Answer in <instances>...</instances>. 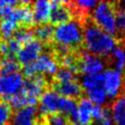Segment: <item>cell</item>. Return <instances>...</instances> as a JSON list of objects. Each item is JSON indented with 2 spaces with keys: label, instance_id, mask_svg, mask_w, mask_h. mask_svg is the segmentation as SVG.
<instances>
[{
  "label": "cell",
  "instance_id": "obj_1",
  "mask_svg": "<svg viewBox=\"0 0 125 125\" xmlns=\"http://www.w3.org/2000/svg\"><path fill=\"white\" fill-rule=\"evenodd\" d=\"M39 111L42 115L60 112L66 114L71 124L77 123V104L72 99L64 98L55 91H45L40 96Z\"/></svg>",
  "mask_w": 125,
  "mask_h": 125
},
{
  "label": "cell",
  "instance_id": "obj_2",
  "mask_svg": "<svg viewBox=\"0 0 125 125\" xmlns=\"http://www.w3.org/2000/svg\"><path fill=\"white\" fill-rule=\"evenodd\" d=\"M83 41L87 51L94 56H105L116 47L115 38L94 23L88 24L83 31Z\"/></svg>",
  "mask_w": 125,
  "mask_h": 125
},
{
  "label": "cell",
  "instance_id": "obj_3",
  "mask_svg": "<svg viewBox=\"0 0 125 125\" xmlns=\"http://www.w3.org/2000/svg\"><path fill=\"white\" fill-rule=\"evenodd\" d=\"M53 38L61 47L69 48L79 45L83 39V31L80 24L75 21L57 25L54 29Z\"/></svg>",
  "mask_w": 125,
  "mask_h": 125
},
{
  "label": "cell",
  "instance_id": "obj_4",
  "mask_svg": "<svg viewBox=\"0 0 125 125\" xmlns=\"http://www.w3.org/2000/svg\"><path fill=\"white\" fill-rule=\"evenodd\" d=\"M115 9L112 3L102 1L99 2L93 11V20L95 24L106 33L113 35L116 33Z\"/></svg>",
  "mask_w": 125,
  "mask_h": 125
},
{
  "label": "cell",
  "instance_id": "obj_5",
  "mask_svg": "<svg viewBox=\"0 0 125 125\" xmlns=\"http://www.w3.org/2000/svg\"><path fill=\"white\" fill-rule=\"evenodd\" d=\"M82 89L87 94V99L90 100L94 105H103L106 101V95L104 89L103 74H89L84 75L82 80Z\"/></svg>",
  "mask_w": 125,
  "mask_h": 125
},
{
  "label": "cell",
  "instance_id": "obj_6",
  "mask_svg": "<svg viewBox=\"0 0 125 125\" xmlns=\"http://www.w3.org/2000/svg\"><path fill=\"white\" fill-rule=\"evenodd\" d=\"M58 70H59V66L56 61L50 55L44 54V55H40L39 58L33 62L24 65L23 74L29 79L39 74L42 75V73L50 74V75L56 74Z\"/></svg>",
  "mask_w": 125,
  "mask_h": 125
},
{
  "label": "cell",
  "instance_id": "obj_7",
  "mask_svg": "<svg viewBox=\"0 0 125 125\" xmlns=\"http://www.w3.org/2000/svg\"><path fill=\"white\" fill-rule=\"evenodd\" d=\"M23 82V76L20 71L0 75V97L4 101H9L21 92Z\"/></svg>",
  "mask_w": 125,
  "mask_h": 125
},
{
  "label": "cell",
  "instance_id": "obj_8",
  "mask_svg": "<svg viewBox=\"0 0 125 125\" xmlns=\"http://www.w3.org/2000/svg\"><path fill=\"white\" fill-rule=\"evenodd\" d=\"M104 78V89L106 97L116 98L123 85V78L121 72L115 69H107L103 73Z\"/></svg>",
  "mask_w": 125,
  "mask_h": 125
},
{
  "label": "cell",
  "instance_id": "obj_9",
  "mask_svg": "<svg viewBox=\"0 0 125 125\" xmlns=\"http://www.w3.org/2000/svg\"><path fill=\"white\" fill-rule=\"evenodd\" d=\"M42 43L37 39H33L25 44H23L17 54V59L19 63L26 65L34 61H36L42 52Z\"/></svg>",
  "mask_w": 125,
  "mask_h": 125
},
{
  "label": "cell",
  "instance_id": "obj_10",
  "mask_svg": "<svg viewBox=\"0 0 125 125\" xmlns=\"http://www.w3.org/2000/svg\"><path fill=\"white\" fill-rule=\"evenodd\" d=\"M77 64H78V69L82 71L85 75L99 74L104 68V62L100 57L88 53H84L80 62Z\"/></svg>",
  "mask_w": 125,
  "mask_h": 125
},
{
  "label": "cell",
  "instance_id": "obj_11",
  "mask_svg": "<svg viewBox=\"0 0 125 125\" xmlns=\"http://www.w3.org/2000/svg\"><path fill=\"white\" fill-rule=\"evenodd\" d=\"M51 13L50 21L53 24H62L67 22L71 19V12L67 7V2L62 1H52L51 2Z\"/></svg>",
  "mask_w": 125,
  "mask_h": 125
},
{
  "label": "cell",
  "instance_id": "obj_12",
  "mask_svg": "<svg viewBox=\"0 0 125 125\" xmlns=\"http://www.w3.org/2000/svg\"><path fill=\"white\" fill-rule=\"evenodd\" d=\"M55 92H57L59 95L68 98V99H74L81 96L83 89L80 86V84L77 81H68V82H57L54 85Z\"/></svg>",
  "mask_w": 125,
  "mask_h": 125
},
{
  "label": "cell",
  "instance_id": "obj_13",
  "mask_svg": "<svg viewBox=\"0 0 125 125\" xmlns=\"http://www.w3.org/2000/svg\"><path fill=\"white\" fill-rule=\"evenodd\" d=\"M51 2L46 0H40L33 3V22L38 24H46L50 20Z\"/></svg>",
  "mask_w": 125,
  "mask_h": 125
},
{
  "label": "cell",
  "instance_id": "obj_14",
  "mask_svg": "<svg viewBox=\"0 0 125 125\" xmlns=\"http://www.w3.org/2000/svg\"><path fill=\"white\" fill-rule=\"evenodd\" d=\"M36 109L34 106H26L15 112L12 125H36Z\"/></svg>",
  "mask_w": 125,
  "mask_h": 125
},
{
  "label": "cell",
  "instance_id": "obj_15",
  "mask_svg": "<svg viewBox=\"0 0 125 125\" xmlns=\"http://www.w3.org/2000/svg\"><path fill=\"white\" fill-rule=\"evenodd\" d=\"M94 104L87 98H82L77 104V123L79 125H90L92 123V110Z\"/></svg>",
  "mask_w": 125,
  "mask_h": 125
},
{
  "label": "cell",
  "instance_id": "obj_16",
  "mask_svg": "<svg viewBox=\"0 0 125 125\" xmlns=\"http://www.w3.org/2000/svg\"><path fill=\"white\" fill-rule=\"evenodd\" d=\"M111 118L115 125H125V96L118 97L112 104Z\"/></svg>",
  "mask_w": 125,
  "mask_h": 125
},
{
  "label": "cell",
  "instance_id": "obj_17",
  "mask_svg": "<svg viewBox=\"0 0 125 125\" xmlns=\"http://www.w3.org/2000/svg\"><path fill=\"white\" fill-rule=\"evenodd\" d=\"M18 23L9 20V19H2L0 21V34L3 39H11L14 33L17 31Z\"/></svg>",
  "mask_w": 125,
  "mask_h": 125
},
{
  "label": "cell",
  "instance_id": "obj_18",
  "mask_svg": "<svg viewBox=\"0 0 125 125\" xmlns=\"http://www.w3.org/2000/svg\"><path fill=\"white\" fill-rule=\"evenodd\" d=\"M54 27L51 24H41L36 27L34 30V34L37 37V40L42 42H49L54 36Z\"/></svg>",
  "mask_w": 125,
  "mask_h": 125
},
{
  "label": "cell",
  "instance_id": "obj_19",
  "mask_svg": "<svg viewBox=\"0 0 125 125\" xmlns=\"http://www.w3.org/2000/svg\"><path fill=\"white\" fill-rule=\"evenodd\" d=\"M115 70L121 72L125 68V50L121 47H115L111 52Z\"/></svg>",
  "mask_w": 125,
  "mask_h": 125
},
{
  "label": "cell",
  "instance_id": "obj_20",
  "mask_svg": "<svg viewBox=\"0 0 125 125\" xmlns=\"http://www.w3.org/2000/svg\"><path fill=\"white\" fill-rule=\"evenodd\" d=\"M20 70V64L14 59L4 58L0 62V75L18 72Z\"/></svg>",
  "mask_w": 125,
  "mask_h": 125
},
{
  "label": "cell",
  "instance_id": "obj_21",
  "mask_svg": "<svg viewBox=\"0 0 125 125\" xmlns=\"http://www.w3.org/2000/svg\"><path fill=\"white\" fill-rule=\"evenodd\" d=\"M55 78L57 80V82H68V81H75L76 78V72L66 68V67H62L61 69H59L57 71V73L55 74Z\"/></svg>",
  "mask_w": 125,
  "mask_h": 125
},
{
  "label": "cell",
  "instance_id": "obj_22",
  "mask_svg": "<svg viewBox=\"0 0 125 125\" xmlns=\"http://www.w3.org/2000/svg\"><path fill=\"white\" fill-rule=\"evenodd\" d=\"M12 110L9 103L0 101V125H6L11 118Z\"/></svg>",
  "mask_w": 125,
  "mask_h": 125
},
{
  "label": "cell",
  "instance_id": "obj_23",
  "mask_svg": "<svg viewBox=\"0 0 125 125\" xmlns=\"http://www.w3.org/2000/svg\"><path fill=\"white\" fill-rule=\"evenodd\" d=\"M34 36V33L30 30H27V29H20V30H17L14 35H13V38L16 39L17 41H19L21 45L33 40Z\"/></svg>",
  "mask_w": 125,
  "mask_h": 125
},
{
  "label": "cell",
  "instance_id": "obj_24",
  "mask_svg": "<svg viewBox=\"0 0 125 125\" xmlns=\"http://www.w3.org/2000/svg\"><path fill=\"white\" fill-rule=\"evenodd\" d=\"M46 125H69L67 117L62 113L49 114L46 118Z\"/></svg>",
  "mask_w": 125,
  "mask_h": 125
},
{
  "label": "cell",
  "instance_id": "obj_25",
  "mask_svg": "<svg viewBox=\"0 0 125 125\" xmlns=\"http://www.w3.org/2000/svg\"><path fill=\"white\" fill-rule=\"evenodd\" d=\"M73 4L76 5L77 8H79L80 10L85 11V12H89V11L94 10L96 8L98 2L95 0H79V1L74 2Z\"/></svg>",
  "mask_w": 125,
  "mask_h": 125
},
{
  "label": "cell",
  "instance_id": "obj_26",
  "mask_svg": "<svg viewBox=\"0 0 125 125\" xmlns=\"http://www.w3.org/2000/svg\"><path fill=\"white\" fill-rule=\"evenodd\" d=\"M7 44L9 48V59H14V56H17L22 45L13 37L7 41Z\"/></svg>",
  "mask_w": 125,
  "mask_h": 125
},
{
  "label": "cell",
  "instance_id": "obj_27",
  "mask_svg": "<svg viewBox=\"0 0 125 125\" xmlns=\"http://www.w3.org/2000/svg\"><path fill=\"white\" fill-rule=\"evenodd\" d=\"M116 29L120 32H125V9H119L115 15Z\"/></svg>",
  "mask_w": 125,
  "mask_h": 125
},
{
  "label": "cell",
  "instance_id": "obj_28",
  "mask_svg": "<svg viewBox=\"0 0 125 125\" xmlns=\"http://www.w3.org/2000/svg\"><path fill=\"white\" fill-rule=\"evenodd\" d=\"M112 118H111V113L107 108H104V114L103 117L97 121V125H112Z\"/></svg>",
  "mask_w": 125,
  "mask_h": 125
},
{
  "label": "cell",
  "instance_id": "obj_29",
  "mask_svg": "<svg viewBox=\"0 0 125 125\" xmlns=\"http://www.w3.org/2000/svg\"><path fill=\"white\" fill-rule=\"evenodd\" d=\"M104 114V108H102V106L99 105H94L93 110H92V118L95 119V121H99Z\"/></svg>",
  "mask_w": 125,
  "mask_h": 125
},
{
  "label": "cell",
  "instance_id": "obj_30",
  "mask_svg": "<svg viewBox=\"0 0 125 125\" xmlns=\"http://www.w3.org/2000/svg\"><path fill=\"white\" fill-rule=\"evenodd\" d=\"M0 54H2L5 58H9V48L6 41L0 42Z\"/></svg>",
  "mask_w": 125,
  "mask_h": 125
},
{
  "label": "cell",
  "instance_id": "obj_31",
  "mask_svg": "<svg viewBox=\"0 0 125 125\" xmlns=\"http://www.w3.org/2000/svg\"><path fill=\"white\" fill-rule=\"evenodd\" d=\"M1 17H2V15H1V7H0V19H1Z\"/></svg>",
  "mask_w": 125,
  "mask_h": 125
}]
</instances>
